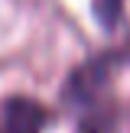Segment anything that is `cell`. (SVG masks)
<instances>
[{"instance_id": "cell-1", "label": "cell", "mask_w": 130, "mask_h": 133, "mask_svg": "<svg viewBox=\"0 0 130 133\" xmlns=\"http://www.w3.org/2000/svg\"><path fill=\"white\" fill-rule=\"evenodd\" d=\"M120 62L117 52H101V55L84 58L78 68H72V75L62 84V104L68 110H84L88 104H98L104 97H110V71Z\"/></svg>"}, {"instance_id": "cell-2", "label": "cell", "mask_w": 130, "mask_h": 133, "mask_svg": "<svg viewBox=\"0 0 130 133\" xmlns=\"http://www.w3.org/2000/svg\"><path fill=\"white\" fill-rule=\"evenodd\" d=\"M49 110L29 94H10L0 101V133H42Z\"/></svg>"}, {"instance_id": "cell-3", "label": "cell", "mask_w": 130, "mask_h": 133, "mask_svg": "<svg viewBox=\"0 0 130 133\" xmlns=\"http://www.w3.org/2000/svg\"><path fill=\"white\" fill-rule=\"evenodd\" d=\"M117 123H120V117H117V104L110 101V97H104V101L88 104L84 110H78V127H75V133H117Z\"/></svg>"}, {"instance_id": "cell-4", "label": "cell", "mask_w": 130, "mask_h": 133, "mask_svg": "<svg viewBox=\"0 0 130 133\" xmlns=\"http://www.w3.org/2000/svg\"><path fill=\"white\" fill-rule=\"evenodd\" d=\"M91 16L101 29H117L124 19V0H91Z\"/></svg>"}]
</instances>
